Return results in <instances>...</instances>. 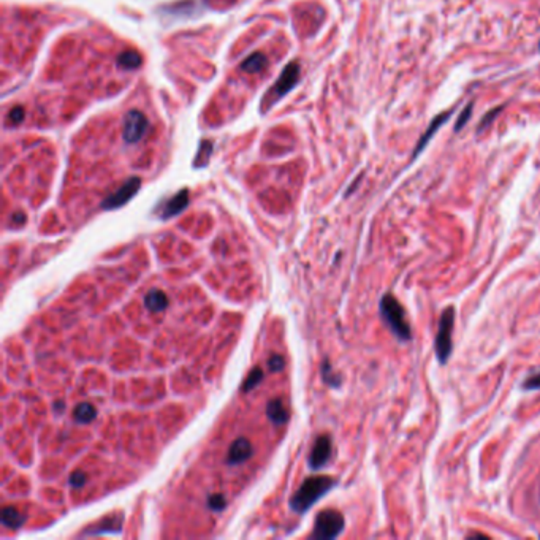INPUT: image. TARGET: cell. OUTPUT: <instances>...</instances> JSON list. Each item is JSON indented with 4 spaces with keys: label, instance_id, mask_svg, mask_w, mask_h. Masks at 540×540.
<instances>
[{
    "label": "cell",
    "instance_id": "cell-1",
    "mask_svg": "<svg viewBox=\"0 0 540 540\" xmlns=\"http://www.w3.org/2000/svg\"><path fill=\"white\" fill-rule=\"evenodd\" d=\"M336 480L328 475H314L304 480L300 488L296 489L294 498L290 499V507L296 513H304L311 508L320 498L330 493L333 487H336Z\"/></svg>",
    "mask_w": 540,
    "mask_h": 540
},
{
    "label": "cell",
    "instance_id": "cell-2",
    "mask_svg": "<svg viewBox=\"0 0 540 540\" xmlns=\"http://www.w3.org/2000/svg\"><path fill=\"white\" fill-rule=\"evenodd\" d=\"M381 315L385 322V325L390 328L396 338L402 343H407L411 341L412 336V330L411 325L407 322V315L402 304L396 300V296L392 294H385L381 300Z\"/></svg>",
    "mask_w": 540,
    "mask_h": 540
},
{
    "label": "cell",
    "instance_id": "cell-3",
    "mask_svg": "<svg viewBox=\"0 0 540 540\" xmlns=\"http://www.w3.org/2000/svg\"><path fill=\"white\" fill-rule=\"evenodd\" d=\"M453 330H455V308L449 306L440 314L436 341H434V350H436L437 362L440 364H445L452 355Z\"/></svg>",
    "mask_w": 540,
    "mask_h": 540
},
{
    "label": "cell",
    "instance_id": "cell-4",
    "mask_svg": "<svg viewBox=\"0 0 540 540\" xmlns=\"http://www.w3.org/2000/svg\"><path fill=\"white\" fill-rule=\"evenodd\" d=\"M345 520L343 513L334 511V508H327L322 511L314 523V532L312 539L317 540H331L341 536V532L344 531Z\"/></svg>",
    "mask_w": 540,
    "mask_h": 540
},
{
    "label": "cell",
    "instance_id": "cell-5",
    "mask_svg": "<svg viewBox=\"0 0 540 540\" xmlns=\"http://www.w3.org/2000/svg\"><path fill=\"white\" fill-rule=\"evenodd\" d=\"M298 79H300V65H298V62H290V64L282 70L281 78H279L276 84L271 88L268 97H265V103L268 102L266 110H268L271 105H275L279 98L287 96L289 92L296 86Z\"/></svg>",
    "mask_w": 540,
    "mask_h": 540
},
{
    "label": "cell",
    "instance_id": "cell-6",
    "mask_svg": "<svg viewBox=\"0 0 540 540\" xmlns=\"http://www.w3.org/2000/svg\"><path fill=\"white\" fill-rule=\"evenodd\" d=\"M140 187H141V179L140 178L133 176V178L127 179V181L114 192V194H111L105 198V200L102 202V208L110 211V209H117V208L124 206V204L132 200V198L136 195V192L140 190Z\"/></svg>",
    "mask_w": 540,
    "mask_h": 540
},
{
    "label": "cell",
    "instance_id": "cell-7",
    "mask_svg": "<svg viewBox=\"0 0 540 540\" xmlns=\"http://www.w3.org/2000/svg\"><path fill=\"white\" fill-rule=\"evenodd\" d=\"M147 129V119L145 114H141L140 111L132 110L129 111L126 116V122H124V141L127 143H138L146 133Z\"/></svg>",
    "mask_w": 540,
    "mask_h": 540
},
{
    "label": "cell",
    "instance_id": "cell-8",
    "mask_svg": "<svg viewBox=\"0 0 540 540\" xmlns=\"http://www.w3.org/2000/svg\"><path fill=\"white\" fill-rule=\"evenodd\" d=\"M331 452H333L331 437L328 436V434H322V436H319L312 445L311 455H309V459H308L309 468L314 470L324 468L325 464L330 461Z\"/></svg>",
    "mask_w": 540,
    "mask_h": 540
},
{
    "label": "cell",
    "instance_id": "cell-9",
    "mask_svg": "<svg viewBox=\"0 0 540 540\" xmlns=\"http://www.w3.org/2000/svg\"><path fill=\"white\" fill-rule=\"evenodd\" d=\"M253 449L249 439L246 437H239L235 440V442L230 445L228 455L225 458V463L228 466H237V464H241L247 461L252 456Z\"/></svg>",
    "mask_w": 540,
    "mask_h": 540
},
{
    "label": "cell",
    "instance_id": "cell-10",
    "mask_svg": "<svg viewBox=\"0 0 540 540\" xmlns=\"http://www.w3.org/2000/svg\"><path fill=\"white\" fill-rule=\"evenodd\" d=\"M189 204V192L187 189H183L181 192H178L176 195H173L170 200H166L162 208L159 209V216L160 219H170L173 216H178L179 213L187 208Z\"/></svg>",
    "mask_w": 540,
    "mask_h": 540
},
{
    "label": "cell",
    "instance_id": "cell-11",
    "mask_svg": "<svg viewBox=\"0 0 540 540\" xmlns=\"http://www.w3.org/2000/svg\"><path fill=\"white\" fill-rule=\"evenodd\" d=\"M122 523H124V517L121 513L111 515V517L103 518L98 525L91 526V529H86L81 536H100V534H108V532L119 534L122 531Z\"/></svg>",
    "mask_w": 540,
    "mask_h": 540
},
{
    "label": "cell",
    "instance_id": "cell-12",
    "mask_svg": "<svg viewBox=\"0 0 540 540\" xmlns=\"http://www.w3.org/2000/svg\"><path fill=\"white\" fill-rule=\"evenodd\" d=\"M169 296L159 289L149 290L145 296V306L149 312H162L169 308Z\"/></svg>",
    "mask_w": 540,
    "mask_h": 540
},
{
    "label": "cell",
    "instance_id": "cell-13",
    "mask_svg": "<svg viewBox=\"0 0 540 540\" xmlns=\"http://www.w3.org/2000/svg\"><path fill=\"white\" fill-rule=\"evenodd\" d=\"M266 415H268L270 420L276 425H284L287 423L289 420L287 407H285L282 400H277V398L271 400L268 402V406H266Z\"/></svg>",
    "mask_w": 540,
    "mask_h": 540
},
{
    "label": "cell",
    "instance_id": "cell-14",
    "mask_svg": "<svg viewBox=\"0 0 540 540\" xmlns=\"http://www.w3.org/2000/svg\"><path fill=\"white\" fill-rule=\"evenodd\" d=\"M97 419V409L91 404V402H81L74 407L73 411V420L79 425H88L92 423Z\"/></svg>",
    "mask_w": 540,
    "mask_h": 540
},
{
    "label": "cell",
    "instance_id": "cell-15",
    "mask_svg": "<svg viewBox=\"0 0 540 540\" xmlns=\"http://www.w3.org/2000/svg\"><path fill=\"white\" fill-rule=\"evenodd\" d=\"M26 523V517L16 507H5L2 511V525L10 529H20Z\"/></svg>",
    "mask_w": 540,
    "mask_h": 540
},
{
    "label": "cell",
    "instance_id": "cell-16",
    "mask_svg": "<svg viewBox=\"0 0 540 540\" xmlns=\"http://www.w3.org/2000/svg\"><path fill=\"white\" fill-rule=\"evenodd\" d=\"M449 116H450V113L439 114V116L436 117V119H434V121L431 122V126L428 127L426 133H425L423 136H421L420 141H419V145H417V147H415V151H414V157H417V156H419V154L421 152V149H423V147L428 145V141L431 140V136H433L434 133H436V130H439V127L442 126V124H444L447 119H449Z\"/></svg>",
    "mask_w": 540,
    "mask_h": 540
},
{
    "label": "cell",
    "instance_id": "cell-17",
    "mask_svg": "<svg viewBox=\"0 0 540 540\" xmlns=\"http://www.w3.org/2000/svg\"><path fill=\"white\" fill-rule=\"evenodd\" d=\"M266 64V58L262 53H253L249 55L243 64H241V70L246 73H258Z\"/></svg>",
    "mask_w": 540,
    "mask_h": 540
},
{
    "label": "cell",
    "instance_id": "cell-18",
    "mask_svg": "<svg viewBox=\"0 0 540 540\" xmlns=\"http://www.w3.org/2000/svg\"><path fill=\"white\" fill-rule=\"evenodd\" d=\"M141 55L135 51H129V53H122L119 58H117V65L124 70H135L141 65Z\"/></svg>",
    "mask_w": 540,
    "mask_h": 540
},
{
    "label": "cell",
    "instance_id": "cell-19",
    "mask_svg": "<svg viewBox=\"0 0 540 540\" xmlns=\"http://www.w3.org/2000/svg\"><path fill=\"white\" fill-rule=\"evenodd\" d=\"M262 381H263V371H262V368H253L249 372V376H247L244 383H243V392L244 393L252 392V390L256 388L257 385L262 382Z\"/></svg>",
    "mask_w": 540,
    "mask_h": 540
},
{
    "label": "cell",
    "instance_id": "cell-20",
    "mask_svg": "<svg viewBox=\"0 0 540 540\" xmlns=\"http://www.w3.org/2000/svg\"><path fill=\"white\" fill-rule=\"evenodd\" d=\"M211 152H213V145L208 140H204L200 145V151H198V156L195 159V166L200 169V166H204L208 164Z\"/></svg>",
    "mask_w": 540,
    "mask_h": 540
},
{
    "label": "cell",
    "instance_id": "cell-21",
    "mask_svg": "<svg viewBox=\"0 0 540 540\" xmlns=\"http://www.w3.org/2000/svg\"><path fill=\"white\" fill-rule=\"evenodd\" d=\"M322 377H324V381L330 385V387H339L341 385V377L334 374L331 364L328 362H324V364H322Z\"/></svg>",
    "mask_w": 540,
    "mask_h": 540
},
{
    "label": "cell",
    "instance_id": "cell-22",
    "mask_svg": "<svg viewBox=\"0 0 540 540\" xmlns=\"http://www.w3.org/2000/svg\"><path fill=\"white\" fill-rule=\"evenodd\" d=\"M208 507L211 508V511H216V512H220L223 511V508L227 507V501H225V496L223 494H211L208 498Z\"/></svg>",
    "mask_w": 540,
    "mask_h": 540
},
{
    "label": "cell",
    "instance_id": "cell-23",
    "mask_svg": "<svg viewBox=\"0 0 540 540\" xmlns=\"http://www.w3.org/2000/svg\"><path fill=\"white\" fill-rule=\"evenodd\" d=\"M86 480H88V477H86L83 470H74V473H72L70 477H68V482H70L73 488H83L86 485Z\"/></svg>",
    "mask_w": 540,
    "mask_h": 540
},
{
    "label": "cell",
    "instance_id": "cell-24",
    "mask_svg": "<svg viewBox=\"0 0 540 540\" xmlns=\"http://www.w3.org/2000/svg\"><path fill=\"white\" fill-rule=\"evenodd\" d=\"M521 388L527 390V392H531V390H540V372L527 377L526 381L521 383Z\"/></svg>",
    "mask_w": 540,
    "mask_h": 540
},
{
    "label": "cell",
    "instance_id": "cell-25",
    "mask_svg": "<svg viewBox=\"0 0 540 540\" xmlns=\"http://www.w3.org/2000/svg\"><path fill=\"white\" fill-rule=\"evenodd\" d=\"M284 366H285V362H284V358H282L281 355H272V357H270V360H268V368H270L271 372H279V371H282V369H284Z\"/></svg>",
    "mask_w": 540,
    "mask_h": 540
},
{
    "label": "cell",
    "instance_id": "cell-26",
    "mask_svg": "<svg viewBox=\"0 0 540 540\" xmlns=\"http://www.w3.org/2000/svg\"><path fill=\"white\" fill-rule=\"evenodd\" d=\"M470 113H473V105H468L466 110H464L463 113H461V116H459V119H458L456 126H455V132H459L463 126H466V122L469 121V117H470Z\"/></svg>",
    "mask_w": 540,
    "mask_h": 540
},
{
    "label": "cell",
    "instance_id": "cell-27",
    "mask_svg": "<svg viewBox=\"0 0 540 540\" xmlns=\"http://www.w3.org/2000/svg\"><path fill=\"white\" fill-rule=\"evenodd\" d=\"M8 119H10L11 122H13V124H20V122H22V119H24V111H22V108L18 107V108H15V110H11V111H10V114H8Z\"/></svg>",
    "mask_w": 540,
    "mask_h": 540
},
{
    "label": "cell",
    "instance_id": "cell-28",
    "mask_svg": "<svg viewBox=\"0 0 540 540\" xmlns=\"http://www.w3.org/2000/svg\"><path fill=\"white\" fill-rule=\"evenodd\" d=\"M499 111H501V108H496V110H493L492 111V113H489V114H487V117H485V119H483L482 121V124H480V130H483V129H485V126H487V122L489 124V122H492L493 119H494V114H498L499 113Z\"/></svg>",
    "mask_w": 540,
    "mask_h": 540
},
{
    "label": "cell",
    "instance_id": "cell-29",
    "mask_svg": "<svg viewBox=\"0 0 540 540\" xmlns=\"http://www.w3.org/2000/svg\"><path fill=\"white\" fill-rule=\"evenodd\" d=\"M11 220H15L18 223H24L26 222V216H24L22 213H16L13 217H11Z\"/></svg>",
    "mask_w": 540,
    "mask_h": 540
}]
</instances>
